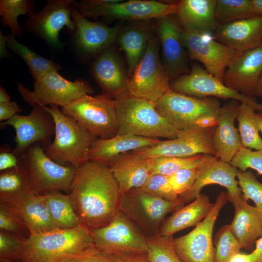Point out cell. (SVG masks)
<instances>
[{"instance_id": "6da1fadb", "label": "cell", "mask_w": 262, "mask_h": 262, "mask_svg": "<svg viewBox=\"0 0 262 262\" xmlns=\"http://www.w3.org/2000/svg\"><path fill=\"white\" fill-rule=\"evenodd\" d=\"M69 195L81 223L90 230L106 225L119 211L118 184L104 164L87 161L77 168Z\"/></svg>"}, {"instance_id": "7a4b0ae2", "label": "cell", "mask_w": 262, "mask_h": 262, "mask_svg": "<svg viewBox=\"0 0 262 262\" xmlns=\"http://www.w3.org/2000/svg\"><path fill=\"white\" fill-rule=\"evenodd\" d=\"M95 247L91 230L81 224L30 234L13 262H74Z\"/></svg>"}, {"instance_id": "3957f363", "label": "cell", "mask_w": 262, "mask_h": 262, "mask_svg": "<svg viewBox=\"0 0 262 262\" xmlns=\"http://www.w3.org/2000/svg\"><path fill=\"white\" fill-rule=\"evenodd\" d=\"M114 99L118 134L155 139L177 137L178 130L157 111L154 102L130 94Z\"/></svg>"}, {"instance_id": "277c9868", "label": "cell", "mask_w": 262, "mask_h": 262, "mask_svg": "<svg viewBox=\"0 0 262 262\" xmlns=\"http://www.w3.org/2000/svg\"><path fill=\"white\" fill-rule=\"evenodd\" d=\"M157 111L178 130L215 127L221 109L216 98H199L168 90L155 103Z\"/></svg>"}, {"instance_id": "5b68a950", "label": "cell", "mask_w": 262, "mask_h": 262, "mask_svg": "<svg viewBox=\"0 0 262 262\" xmlns=\"http://www.w3.org/2000/svg\"><path fill=\"white\" fill-rule=\"evenodd\" d=\"M45 107L55 123L54 140L44 148L48 157L60 164H71L76 168L89 161L88 151L96 138L73 118L65 115L58 106Z\"/></svg>"}, {"instance_id": "8992f818", "label": "cell", "mask_w": 262, "mask_h": 262, "mask_svg": "<svg viewBox=\"0 0 262 262\" xmlns=\"http://www.w3.org/2000/svg\"><path fill=\"white\" fill-rule=\"evenodd\" d=\"M61 111L96 138H109L118 134L115 100L107 95H84L62 107Z\"/></svg>"}, {"instance_id": "52a82bcc", "label": "cell", "mask_w": 262, "mask_h": 262, "mask_svg": "<svg viewBox=\"0 0 262 262\" xmlns=\"http://www.w3.org/2000/svg\"><path fill=\"white\" fill-rule=\"evenodd\" d=\"M72 7L86 18L102 16L109 19L147 20L175 15L178 3L140 0H90L74 1Z\"/></svg>"}, {"instance_id": "ba28073f", "label": "cell", "mask_w": 262, "mask_h": 262, "mask_svg": "<svg viewBox=\"0 0 262 262\" xmlns=\"http://www.w3.org/2000/svg\"><path fill=\"white\" fill-rule=\"evenodd\" d=\"M29 178L31 190L38 195L54 191H70L77 168L50 159L38 144L29 147L21 155Z\"/></svg>"}, {"instance_id": "9c48e42d", "label": "cell", "mask_w": 262, "mask_h": 262, "mask_svg": "<svg viewBox=\"0 0 262 262\" xmlns=\"http://www.w3.org/2000/svg\"><path fill=\"white\" fill-rule=\"evenodd\" d=\"M183 205L179 199L167 200L137 188L121 195L119 211L146 237H154L158 235L166 215Z\"/></svg>"}, {"instance_id": "30bf717a", "label": "cell", "mask_w": 262, "mask_h": 262, "mask_svg": "<svg viewBox=\"0 0 262 262\" xmlns=\"http://www.w3.org/2000/svg\"><path fill=\"white\" fill-rule=\"evenodd\" d=\"M17 85L22 98L31 106L35 104L45 106L49 105L62 108L84 95L94 92L85 80L68 81L60 75L58 71L50 72L35 80L33 91L19 82H17Z\"/></svg>"}, {"instance_id": "8fae6325", "label": "cell", "mask_w": 262, "mask_h": 262, "mask_svg": "<svg viewBox=\"0 0 262 262\" xmlns=\"http://www.w3.org/2000/svg\"><path fill=\"white\" fill-rule=\"evenodd\" d=\"M159 53V40L151 36L147 50L129 78V94L155 103L170 89Z\"/></svg>"}, {"instance_id": "7c38bea8", "label": "cell", "mask_w": 262, "mask_h": 262, "mask_svg": "<svg viewBox=\"0 0 262 262\" xmlns=\"http://www.w3.org/2000/svg\"><path fill=\"white\" fill-rule=\"evenodd\" d=\"M91 231L95 247L103 253L120 256L147 253L146 236L120 211L108 224Z\"/></svg>"}, {"instance_id": "4fadbf2b", "label": "cell", "mask_w": 262, "mask_h": 262, "mask_svg": "<svg viewBox=\"0 0 262 262\" xmlns=\"http://www.w3.org/2000/svg\"><path fill=\"white\" fill-rule=\"evenodd\" d=\"M215 128L197 125L179 130L175 138L161 140L154 146L132 152L146 159L159 157L185 158L199 154L215 156L213 143Z\"/></svg>"}, {"instance_id": "5bb4252c", "label": "cell", "mask_w": 262, "mask_h": 262, "mask_svg": "<svg viewBox=\"0 0 262 262\" xmlns=\"http://www.w3.org/2000/svg\"><path fill=\"white\" fill-rule=\"evenodd\" d=\"M227 200V194L220 193L210 213L195 229L184 235L171 238L175 250L184 262H214L213 227Z\"/></svg>"}, {"instance_id": "9a60e30c", "label": "cell", "mask_w": 262, "mask_h": 262, "mask_svg": "<svg viewBox=\"0 0 262 262\" xmlns=\"http://www.w3.org/2000/svg\"><path fill=\"white\" fill-rule=\"evenodd\" d=\"M181 38L189 59L200 62L222 82L227 67L240 54L217 41L212 33L182 28Z\"/></svg>"}, {"instance_id": "2e32d148", "label": "cell", "mask_w": 262, "mask_h": 262, "mask_svg": "<svg viewBox=\"0 0 262 262\" xmlns=\"http://www.w3.org/2000/svg\"><path fill=\"white\" fill-rule=\"evenodd\" d=\"M170 89L178 93L196 97L236 100L252 106L262 113V103L228 87L198 65L192 66L188 73L178 77L170 84Z\"/></svg>"}, {"instance_id": "e0dca14e", "label": "cell", "mask_w": 262, "mask_h": 262, "mask_svg": "<svg viewBox=\"0 0 262 262\" xmlns=\"http://www.w3.org/2000/svg\"><path fill=\"white\" fill-rule=\"evenodd\" d=\"M26 115L18 114L0 123V127L9 125L16 131V147L13 151L20 156L30 146L40 143L43 148L50 144L51 137L55 133L54 119L45 106L33 105Z\"/></svg>"}, {"instance_id": "ac0fdd59", "label": "cell", "mask_w": 262, "mask_h": 262, "mask_svg": "<svg viewBox=\"0 0 262 262\" xmlns=\"http://www.w3.org/2000/svg\"><path fill=\"white\" fill-rule=\"evenodd\" d=\"M72 0H49L40 10L29 16L24 25L28 32L40 37L49 44L60 48V31L65 26L75 29L71 19Z\"/></svg>"}, {"instance_id": "d6986e66", "label": "cell", "mask_w": 262, "mask_h": 262, "mask_svg": "<svg viewBox=\"0 0 262 262\" xmlns=\"http://www.w3.org/2000/svg\"><path fill=\"white\" fill-rule=\"evenodd\" d=\"M238 169L229 163L223 162L214 156L204 163L199 168L197 179L192 187L179 196L184 204L196 199L205 186L216 184L227 189V199L233 205L239 201L243 195L236 180Z\"/></svg>"}, {"instance_id": "ffe728a7", "label": "cell", "mask_w": 262, "mask_h": 262, "mask_svg": "<svg viewBox=\"0 0 262 262\" xmlns=\"http://www.w3.org/2000/svg\"><path fill=\"white\" fill-rule=\"evenodd\" d=\"M158 19L162 63L169 79L188 73L190 71L189 56L182 40V28L176 16L171 15Z\"/></svg>"}, {"instance_id": "44dd1931", "label": "cell", "mask_w": 262, "mask_h": 262, "mask_svg": "<svg viewBox=\"0 0 262 262\" xmlns=\"http://www.w3.org/2000/svg\"><path fill=\"white\" fill-rule=\"evenodd\" d=\"M262 73V46L238 55L227 67L223 82L228 87L255 99Z\"/></svg>"}, {"instance_id": "7402d4cb", "label": "cell", "mask_w": 262, "mask_h": 262, "mask_svg": "<svg viewBox=\"0 0 262 262\" xmlns=\"http://www.w3.org/2000/svg\"><path fill=\"white\" fill-rule=\"evenodd\" d=\"M0 199L18 214L30 234L58 228L50 216L43 195L29 191L18 195H0Z\"/></svg>"}, {"instance_id": "603a6c76", "label": "cell", "mask_w": 262, "mask_h": 262, "mask_svg": "<svg viewBox=\"0 0 262 262\" xmlns=\"http://www.w3.org/2000/svg\"><path fill=\"white\" fill-rule=\"evenodd\" d=\"M217 41L241 54L262 46V15H256L218 25Z\"/></svg>"}, {"instance_id": "cb8c5ba5", "label": "cell", "mask_w": 262, "mask_h": 262, "mask_svg": "<svg viewBox=\"0 0 262 262\" xmlns=\"http://www.w3.org/2000/svg\"><path fill=\"white\" fill-rule=\"evenodd\" d=\"M71 16L75 24L74 43L82 52L87 54L101 52L110 48L118 36L117 26L108 27L93 22L72 7Z\"/></svg>"}, {"instance_id": "d4e9b609", "label": "cell", "mask_w": 262, "mask_h": 262, "mask_svg": "<svg viewBox=\"0 0 262 262\" xmlns=\"http://www.w3.org/2000/svg\"><path fill=\"white\" fill-rule=\"evenodd\" d=\"M92 71L103 94L114 99L129 94V78L113 49L109 48L100 53L93 63Z\"/></svg>"}, {"instance_id": "484cf974", "label": "cell", "mask_w": 262, "mask_h": 262, "mask_svg": "<svg viewBox=\"0 0 262 262\" xmlns=\"http://www.w3.org/2000/svg\"><path fill=\"white\" fill-rule=\"evenodd\" d=\"M239 105L238 101L231 99L221 107L213 135L215 157L226 163L231 162L242 146L234 125Z\"/></svg>"}, {"instance_id": "4316f807", "label": "cell", "mask_w": 262, "mask_h": 262, "mask_svg": "<svg viewBox=\"0 0 262 262\" xmlns=\"http://www.w3.org/2000/svg\"><path fill=\"white\" fill-rule=\"evenodd\" d=\"M160 141L130 134H117L106 139L96 138L89 149L88 160L110 167L119 155L151 147Z\"/></svg>"}, {"instance_id": "83f0119b", "label": "cell", "mask_w": 262, "mask_h": 262, "mask_svg": "<svg viewBox=\"0 0 262 262\" xmlns=\"http://www.w3.org/2000/svg\"><path fill=\"white\" fill-rule=\"evenodd\" d=\"M151 167V158H143L131 151L119 155L109 167L121 195L141 188L150 176Z\"/></svg>"}, {"instance_id": "f1b7e54d", "label": "cell", "mask_w": 262, "mask_h": 262, "mask_svg": "<svg viewBox=\"0 0 262 262\" xmlns=\"http://www.w3.org/2000/svg\"><path fill=\"white\" fill-rule=\"evenodd\" d=\"M233 205L230 230L242 248L253 251L256 241L262 236V211L249 205L244 196Z\"/></svg>"}, {"instance_id": "f546056e", "label": "cell", "mask_w": 262, "mask_h": 262, "mask_svg": "<svg viewBox=\"0 0 262 262\" xmlns=\"http://www.w3.org/2000/svg\"><path fill=\"white\" fill-rule=\"evenodd\" d=\"M217 0H182L175 16L182 28L213 34L218 24L215 16Z\"/></svg>"}, {"instance_id": "4dcf8cb0", "label": "cell", "mask_w": 262, "mask_h": 262, "mask_svg": "<svg viewBox=\"0 0 262 262\" xmlns=\"http://www.w3.org/2000/svg\"><path fill=\"white\" fill-rule=\"evenodd\" d=\"M213 205L208 196L200 194L189 204L175 211L161 227L158 235L170 237L179 231L196 227L208 215Z\"/></svg>"}, {"instance_id": "1f68e13d", "label": "cell", "mask_w": 262, "mask_h": 262, "mask_svg": "<svg viewBox=\"0 0 262 262\" xmlns=\"http://www.w3.org/2000/svg\"><path fill=\"white\" fill-rule=\"evenodd\" d=\"M151 37L149 26L143 23L126 27L118 36L120 47L126 55L130 75L145 54Z\"/></svg>"}, {"instance_id": "d6a6232c", "label": "cell", "mask_w": 262, "mask_h": 262, "mask_svg": "<svg viewBox=\"0 0 262 262\" xmlns=\"http://www.w3.org/2000/svg\"><path fill=\"white\" fill-rule=\"evenodd\" d=\"M43 196L50 216L57 228L72 229L81 224L69 195L54 191Z\"/></svg>"}, {"instance_id": "836d02e7", "label": "cell", "mask_w": 262, "mask_h": 262, "mask_svg": "<svg viewBox=\"0 0 262 262\" xmlns=\"http://www.w3.org/2000/svg\"><path fill=\"white\" fill-rule=\"evenodd\" d=\"M8 49L19 55L26 63L34 80L38 79L46 74L59 71L61 66L53 60L43 57L30 48L18 42L15 36L5 35Z\"/></svg>"}, {"instance_id": "e575fe53", "label": "cell", "mask_w": 262, "mask_h": 262, "mask_svg": "<svg viewBox=\"0 0 262 262\" xmlns=\"http://www.w3.org/2000/svg\"><path fill=\"white\" fill-rule=\"evenodd\" d=\"M256 111L252 106L240 103L236 119L242 146L255 150L262 149Z\"/></svg>"}, {"instance_id": "d590c367", "label": "cell", "mask_w": 262, "mask_h": 262, "mask_svg": "<svg viewBox=\"0 0 262 262\" xmlns=\"http://www.w3.org/2000/svg\"><path fill=\"white\" fill-rule=\"evenodd\" d=\"M213 155L199 154L189 157H159L152 159L151 174L169 176L184 168L200 166Z\"/></svg>"}, {"instance_id": "8d00e7d4", "label": "cell", "mask_w": 262, "mask_h": 262, "mask_svg": "<svg viewBox=\"0 0 262 262\" xmlns=\"http://www.w3.org/2000/svg\"><path fill=\"white\" fill-rule=\"evenodd\" d=\"M34 5L31 0H0V16L2 25L10 29L11 34L20 36L21 29L18 23V16L28 17L34 13Z\"/></svg>"}, {"instance_id": "74e56055", "label": "cell", "mask_w": 262, "mask_h": 262, "mask_svg": "<svg viewBox=\"0 0 262 262\" xmlns=\"http://www.w3.org/2000/svg\"><path fill=\"white\" fill-rule=\"evenodd\" d=\"M31 190L28 173L20 156L18 167L0 172V195H18Z\"/></svg>"}, {"instance_id": "f35d334b", "label": "cell", "mask_w": 262, "mask_h": 262, "mask_svg": "<svg viewBox=\"0 0 262 262\" xmlns=\"http://www.w3.org/2000/svg\"><path fill=\"white\" fill-rule=\"evenodd\" d=\"M253 15L251 0H217L215 16L218 26Z\"/></svg>"}, {"instance_id": "ab89813d", "label": "cell", "mask_w": 262, "mask_h": 262, "mask_svg": "<svg viewBox=\"0 0 262 262\" xmlns=\"http://www.w3.org/2000/svg\"><path fill=\"white\" fill-rule=\"evenodd\" d=\"M147 237L150 262H184L175 250L171 238L159 235Z\"/></svg>"}, {"instance_id": "60d3db41", "label": "cell", "mask_w": 262, "mask_h": 262, "mask_svg": "<svg viewBox=\"0 0 262 262\" xmlns=\"http://www.w3.org/2000/svg\"><path fill=\"white\" fill-rule=\"evenodd\" d=\"M214 262H229L240 252L241 246L231 232L229 225L223 226L215 235Z\"/></svg>"}, {"instance_id": "b9f144b4", "label": "cell", "mask_w": 262, "mask_h": 262, "mask_svg": "<svg viewBox=\"0 0 262 262\" xmlns=\"http://www.w3.org/2000/svg\"><path fill=\"white\" fill-rule=\"evenodd\" d=\"M236 178L244 198L246 200H252L255 207L262 211V183L250 170L242 171L238 169Z\"/></svg>"}, {"instance_id": "7bdbcfd3", "label": "cell", "mask_w": 262, "mask_h": 262, "mask_svg": "<svg viewBox=\"0 0 262 262\" xmlns=\"http://www.w3.org/2000/svg\"><path fill=\"white\" fill-rule=\"evenodd\" d=\"M139 189L147 194L167 200L176 201L179 200V196L173 191L167 176L151 174Z\"/></svg>"}, {"instance_id": "ee69618b", "label": "cell", "mask_w": 262, "mask_h": 262, "mask_svg": "<svg viewBox=\"0 0 262 262\" xmlns=\"http://www.w3.org/2000/svg\"><path fill=\"white\" fill-rule=\"evenodd\" d=\"M0 230L23 238L30 233L20 217L9 206L0 203Z\"/></svg>"}, {"instance_id": "f6af8a7d", "label": "cell", "mask_w": 262, "mask_h": 262, "mask_svg": "<svg viewBox=\"0 0 262 262\" xmlns=\"http://www.w3.org/2000/svg\"><path fill=\"white\" fill-rule=\"evenodd\" d=\"M229 163L241 171L251 168L262 175V149L252 150L242 146Z\"/></svg>"}, {"instance_id": "bcb514c9", "label": "cell", "mask_w": 262, "mask_h": 262, "mask_svg": "<svg viewBox=\"0 0 262 262\" xmlns=\"http://www.w3.org/2000/svg\"><path fill=\"white\" fill-rule=\"evenodd\" d=\"M200 166L182 169L169 176L170 184L177 195L179 196L192 187L197 179Z\"/></svg>"}, {"instance_id": "7dc6e473", "label": "cell", "mask_w": 262, "mask_h": 262, "mask_svg": "<svg viewBox=\"0 0 262 262\" xmlns=\"http://www.w3.org/2000/svg\"><path fill=\"white\" fill-rule=\"evenodd\" d=\"M26 238L0 231V260L14 261Z\"/></svg>"}, {"instance_id": "c3c4849f", "label": "cell", "mask_w": 262, "mask_h": 262, "mask_svg": "<svg viewBox=\"0 0 262 262\" xmlns=\"http://www.w3.org/2000/svg\"><path fill=\"white\" fill-rule=\"evenodd\" d=\"M125 257L105 253L95 247L74 262H121Z\"/></svg>"}, {"instance_id": "681fc988", "label": "cell", "mask_w": 262, "mask_h": 262, "mask_svg": "<svg viewBox=\"0 0 262 262\" xmlns=\"http://www.w3.org/2000/svg\"><path fill=\"white\" fill-rule=\"evenodd\" d=\"M20 160V156L15 154L8 146L5 145L0 147V172L18 167Z\"/></svg>"}, {"instance_id": "f907efd6", "label": "cell", "mask_w": 262, "mask_h": 262, "mask_svg": "<svg viewBox=\"0 0 262 262\" xmlns=\"http://www.w3.org/2000/svg\"><path fill=\"white\" fill-rule=\"evenodd\" d=\"M22 110L15 101L0 103V120H8Z\"/></svg>"}, {"instance_id": "816d5d0a", "label": "cell", "mask_w": 262, "mask_h": 262, "mask_svg": "<svg viewBox=\"0 0 262 262\" xmlns=\"http://www.w3.org/2000/svg\"><path fill=\"white\" fill-rule=\"evenodd\" d=\"M255 248L250 253L255 262H262V236L255 243Z\"/></svg>"}, {"instance_id": "f5cc1de1", "label": "cell", "mask_w": 262, "mask_h": 262, "mask_svg": "<svg viewBox=\"0 0 262 262\" xmlns=\"http://www.w3.org/2000/svg\"><path fill=\"white\" fill-rule=\"evenodd\" d=\"M121 262H150L147 254H134L125 256Z\"/></svg>"}, {"instance_id": "db71d44e", "label": "cell", "mask_w": 262, "mask_h": 262, "mask_svg": "<svg viewBox=\"0 0 262 262\" xmlns=\"http://www.w3.org/2000/svg\"><path fill=\"white\" fill-rule=\"evenodd\" d=\"M229 262H255L251 253L245 254L238 252L234 255Z\"/></svg>"}, {"instance_id": "11a10c76", "label": "cell", "mask_w": 262, "mask_h": 262, "mask_svg": "<svg viewBox=\"0 0 262 262\" xmlns=\"http://www.w3.org/2000/svg\"><path fill=\"white\" fill-rule=\"evenodd\" d=\"M7 41L5 36L0 32V58L2 59L7 57L9 53L7 50Z\"/></svg>"}, {"instance_id": "9f6ffc18", "label": "cell", "mask_w": 262, "mask_h": 262, "mask_svg": "<svg viewBox=\"0 0 262 262\" xmlns=\"http://www.w3.org/2000/svg\"><path fill=\"white\" fill-rule=\"evenodd\" d=\"M251 9L253 15H262V0H251Z\"/></svg>"}, {"instance_id": "6f0895ef", "label": "cell", "mask_w": 262, "mask_h": 262, "mask_svg": "<svg viewBox=\"0 0 262 262\" xmlns=\"http://www.w3.org/2000/svg\"><path fill=\"white\" fill-rule=\"evenodd\" d=\"M10 96L3 86H0V103L10 101Z\"/></svg>"}, {"instance_id": "680465c9", "label": "cell", "mask_w": 262, "mask_h": 262, "mask_svg": "<svg viewBox=\"0 0 262 262\" xmlns=\"http://www.w3.org/2000/svg\"><path fill=\"white\" fill-rule=\"evenodd\" d=\"M256 97H262V73L257 85Z\"/></svg>"}, {"instance_id": "91938a15", "label": "cell", "mask_w": 262, "mask_h": 262, "mask_svg": "<svg viewBox=\"0 0 262 262\" xmlns=\"http://www.w3.org/2000/svg\"><path fill=\"white\" fill-rule=\"evenodd\" d=\"M257 117L258 122V125L260 129V131L262 134V113H257Z\"/></svg>"}, {"instance_id": "94428289", "label": "cell", "mask_w": 262, "mask_h": 262, "mask_svg": "<svg viewBox=\"0 0 262 262\" xmlns=\"http://www.w3.org/2000/svg\"><path fill=\"white\" fill-rule=\"evenodd\" d=\"M0 262H15L9 260H0Z\"/></svg>"}]
</instances>
